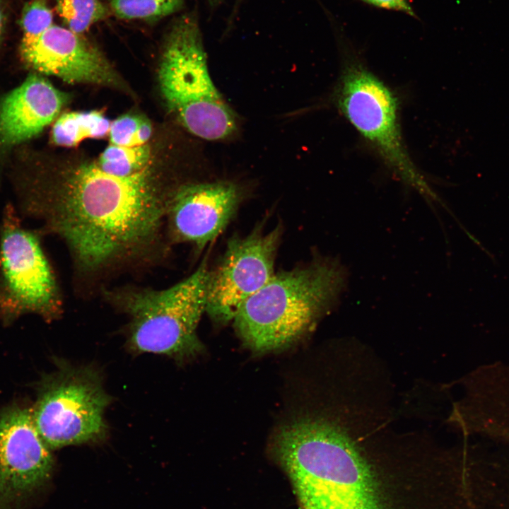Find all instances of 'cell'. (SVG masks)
Returning a JSON list of instances; mask_svg holds the SVG:
<instances>
[{
    "mask_svg": "<svg viewBox=\"0 0 509 509\" xmlns=\"http://www.w3.org/2000/svg\"><path fill=\"white\" fill-rule=\"evenodd\" d=\"M284 467L300 509H469L464 476L447 453L378 416L306 428Z\"/></svg>",
    "mask_w": 509,
    "mask_h": 509,
    "instance_id": "obj_1",
    "label": "cell"
},
{
    "mask_svg": "<svg viewBox=\"0 0 509 509\" xmlns=\"http://www.w3.org/2000/svg\"><path fill=\"white\" fill-rule=\"evenodd\" d=\"M171 197L147 167L120 177L87 164L53 189L21 192L16 207L61 238L81 271L98 274L156 256Z\"/></svg>",
    "mask_w": 509,
    "mask_h": 509,
    "instance_id": "obj_2",
    "label": "cell"
},
{
    "mask_svg": "<svg viewBox=\"0 0 509 509\" xmlns=\"http://www.w3.org/2000/svg\"><path fill=\"white\" fill-rule=\"evenodd\" d=\"M348 280L346 267L327 257L274 274L240 306L233 319L235 327L255 352L283 349L339 304Z\"/></svg>",
    "mask_w": 509,
    "mask_h": 509,
    "instance_id": "obj_3",
    "label": "cell"
},
{
    "mask_svg": "<svg viewBox=\"0 0 509 509\" xmlns=\"http://www.w3.org/2000/svg\"><path fill=\"white\" fill-rule=\"evenodd\" d=\"M343 64L334 103L341 115L370 146L392 175L433 206H445L412 161L403 140L395 93L370 71L344 36Z\"/></svg>",
    "mask_w": 509,
    "mask_h": 509,
    "instance_id": "obj_4",
    "label": "cell"
},
{
    "mask_svg": "<svg viewBox=\"0 0 509 509\" xmlns=\"http://www.w3.org/2000/svg\"><path fill=\"white\" fill-rule=\"evenodd\" d=\"M158 78L168 107L192 134L218 141L236 131L235 117L210 76L201 31L192 16L180 17L168 30Z\"/></svg>",
    "mask_w": 509,
    "mask_h": 509,
    "instance_id": "obj_5",
    "label": "cell"
},
{
    "mask_svg": "<svg viewBox=\"0 0 509 509\" xmlns=\"http://www.w3.org/2000/svg\"><path fill=\"white\" fill-rule=\"evenodd\" d=\"M209 270L206 261L189 276L162 290L122 288L109 299L129 315L127 345L180 361L202 349L196 329L206 305Z\"/></svg>",
    "mask_w": 509,
    "mask_h": 509,
    "instance_id": "obj_6",
    "label": "cell"
},
{
    "mask_svg": "<svg viewBox=\"0 0 509 509\" xmlns=\"http://www.w3.org/2000/svg\"><path fill=\"white\" fill-rule=\"evenodd\" d=\"M42 232L25 226L8 204L0 219V322L32 314L46 322L62 313V298L42 242Z\"/></svg>",
    "mask_w": 509,
    "mask_h": 509,
    "instance_id": "obj_7",
    "label": "cell"
},
{
    "mask_svg": "<svg viewBox=\"0 0 509 509\" xmlns=\"http://www.w3.org/2000/svg\"><path fill=\"white\" fill-rule=\"evenodd\" d=\"M111 400L95 368L61 362L42 379L33 417L50 450L96 443L107 435L105 413Z\"/></svg>",
    "mask_w": 509,
    "mask_h": 509,
    "instance_id": "obj_8",
    "label": "cell"
},
{
    "mask_svg": "<svg viewBox=\"0 0 509 509\" xmlns=\"http://www.w3.org/2000/svg\"><path fill=\"white\" fill-rule=\"evenodd\" d=\"M282 230L259 228L245 237H233L217 267L209 271L206 311L216 322L234 319L240 306L274 275Z\"/></svg>",
    "mask_w": 509,
    "mask_h": 509,
    "instance_id": "obj_9",
    "label": "cell"
},
{
    "mask_svg": "<svg viewBox=\"0 0 509 509\" xmlns=\"http://www.w3.org/2000/svg\"><path fill=\"white\" fill-rule=\"evenodd\" d=\"M50 450L32 409L16 405L0 413V509L16 508L45 486L54 469Z\"/></svg>",
    "mask_w": 509,
    "mask_h": 509,
    "instance_id": "obj_10",
    "label": "cell"
},
{
    "mask_svg": "<svg viewBox=\"0 0 509 509\" xmlns=\"http://www.w3.org/2000/svg\"><path fill=\"white\" fill-rule=\"evenodd\" d=\"M20 54L35 71L70 83L119 85V79L102 52L83 34L53 25L40 35L22 37Z\"/></svg>",
    "mask_w": 509,
    "mask_h": 509,
    "instance_id": "obj_11",
    "label": "cell"
},
{
    "mask_svg": "<svg viewBox=\"0 0 509 509\" xmlns=\"http://www.w3.org/2000/svg\"><path fill=\"white\" fill-rule=\"evenodd\" d=\"M241 198L239 187L231 182L182 187L172 194L166 214L171 238L204 247L226 227Z\"/></svg>",
    "mask_w": 509,
    "mask_h": 509,
    "instance_id": "obj_12",
    "label": "cell"
},
{
    "mask_svg": "<svg viewBox=\"0 0 509 509\" xmlns=\"http://www.w3.org/2000/svg\"><path fill=\"white\" fill-rule=\"evenodd\" d=\"M66 102V96L39 74H30L0 102V151L40 134Z\"/></svg>",
    "mask_w": 509,
    "mask_h": 509,
    "instance_id": "obj_13",
    "label": "cell"
},
{
    "mask_svg": "<svg viewBox=\"0 0 509 509\" xmlns=\"http://www.w3.org/2000/svg\"><path fill=\"white\" fill-rule=\"evenodd\" d=\"M110 127V121L97 111L66 113L53 126L52 141L59 146H73L87 138L104 137Z\"/></svg>",
    "mask_w": 509,
    "mask_h": 509,
    "instance_id": "obj_14",
    "label": "cell"
},
{
    "mask_svg": "<svg viewBox=\"0 0 509 509\" xmlns=\"http://www.w3.org/2000/svg\"><path fill=\"white\" fill-rule=\"evenodd\" d=\"M110 13L123 20L153 22L178 10L184 0H102Z\"/></svg>",
    "mask_w": 509,
    "mask_h": 509,
    "instance_id": "obj_15",
    "label": "cell"
},
{
    "mask_svg": "<svg viewBox=\"0 0 509 509\" xmlns=\"http://www.w3.org/2000/svg\"><path fill=\"white\" fill-rule=\"evenodd\" d=\"M56 9L65 27L79 34L110 13L102 0H56Z\"/></svg>",
    "mask_w": 509,
    "mask_h": 509,
    "instance_id": "obj_16",
    "label": "cell"
},
{
    "mask_svg": "<svg viewBox=\"0 0 509 509\" xmlns=\"http://www.w3.org/2000/svg\"><path fill=\"white\" fill-rule=\"evenodd\" d=\"M149 156V148L146 145L122 146L111 144L101 154L98 165L108 174L126 177L147 167Z\"/></svg>",
    "mask_w": 509,
    "mask_h": 509,
    "instance_id": "obj_17",
    "label": "cell"
},
{
    "mask_svg": "<svg viewBox=\"0 0 509 509\" xmlns=\"http://www.w3.org/2000/svg\"><path fill=\"white\" fill-rule=\"evenodd\" d=\"M53 12L47 0H30L25 4L19 19L23 37H36L53 23Z\"/></svg>",
    "mask_w": 509,
    "mask_h": 509,
    "instance_id": "obj_18",
    "label": "cell"
},
{
    "mask_svg": "<svg viewBox=\"0 0 509 509\" xmlns=\"http://www.w3.org/2000/svg\"><path fill=\"white\" fill-rule=\"evenodd\" d=\"M141 119L135 115H125L113 121L109 131L112 144L136 146V133Z\"/></svg>",
    "mask_w": 509,
    "mask_h": 509,
    "instance_id": "obj_19",
    "label": "cell"
},
{
    "mask_svg": "<svg viewBox=\"0 0 509 509\" xmlns=\"http://www.w3.org/2000/svg\"><path fill=\"white\" fill-rule=\"evenodd\" d=\"M368 6L387 11L404 13L419 19L411 0H356Z\"/></svg>",
    "mask_w": 509,
    "mask_h": 509,
    "instance_id": "obj_20",
    "label": "cell"
},
{
    "mask_svg": "<svg viewBox=\"0 0 509 509\" xmlns=\"http://www.w3.org/2000/svg\"><path fill=\"white\" fill-rule=\"evenodd\" d=\"M152 128L151 124L146 119H141L136 133V146L145 145L151 135Z\"/></svg>",
    "mask_w": 509,
    "mask_h": 509,
    "instance_id": "obj_21",
    "label": "cell"
},
{
    "mask_svg": "<svg viewBox=\"0 0 509 509\" xmlns=\"http://www.w3.org/2000/svg\"><path fill=\"white\" fill-rule=\"evenodd\" d=\"M6 23V16L4 13V7L3 1L0 0V43L2 40L4 35V28Z\"/></svg>",
    "mask_w": 509,
    "mask_h": 509,
    "instance_id": "obj_22",
    "label": "cell"
},
{
    "mask_svg": "<svg viewBox=\"0 0 509 509\" xmlns=\"http://www.w3.org/2000/svg\"><path fill=\"white\" fill-rule=\"evenodd\" d=\"M349 405L364 406V405H358V404H349V405H346V406H349ZM344 406H341V407H339V408H341V407H344ZM368 407H372V406H368ZM339 408H336V409H339ZM372 408H375V407H372ZM375 409H378V408H375ZM334 409H333V410H334ZM380 410H382V409H380ZM382 411H385V410H382ZM386 412H387V411H386ZM387 413H389V412H387ZM389 414H390V413H389ZM392 416H393V415H392ZM296 420H297V419H296ZM296 420H294V421H296ZM293 421H292V422H293ZM292 422H291V423H292ZM290 423H288L287 426H288ZM286 427H285V428H286ZM284 428H283V429H284ZM283 429L281 431V433L283 431ZM281 433H279V436H278V438H277V439H276V443H275V446H274V451H275V447H276V444L277 440H278V438H279ZM274 455H275V453H274Z\"/></svg>",
    "mask_w": 509,
    "mask_h": 509,
    "instance_id": "obj_23",
    "label": "cell"
},
{
    "mask_svg": "<svg viewBox=\"0 0 509 509\" xmlns=\"http://www.w3.org/2000/svg\"><path fill=\"white\" fill-rule=\"evenodd\" d=\"M211 4H216L218 0H208Z\"/></svg>",
    "mask_w": 509,
    "mask_h": 509,
    "instance_id": "obj_24",
    "label": "cell"
}]
</instances>
